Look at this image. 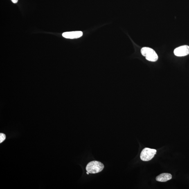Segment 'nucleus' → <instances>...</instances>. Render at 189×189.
I'll list each match as a JSON object with an SVG mask.
<instances>
[{
    "label": "nucleus",
    "mask_w": 189,
    "mask_h": 189,
    "mask_svg": "<svg viewBox=\"0 0 189 189\" xmlns=\"http://www.w3.org/2000/svg\"><path fill=\"white\" fill-rule=\"evenodd\" d=\"M83 32L81 31L66 32L62 34V36L66 38L74 39L81 37Z\"/></svg>",
    "instance_id": "nucleus-5"
},
{
    "label": "nucleus",
    "mask_w": 189,
    "mask_h": 189,
    "mask_svg": "<svg viewBox=\"0 0 189 189\" xmlns=\"http://www.w3.org/2000/svg\"><path fill=\"white\" fill-rule=\"evenodd\" d=\"M87 174H89V172H87Z\"/></svg>",
    "instance_id": "nucleus-9"
},
{
    "label": "nucleus",
    "mask_w": 189,
    "mask_h": 189,
    "mask_svg": "<svg viewBox=\"0 0 189 189\" xmlns=\"http://www.w3.org/2000/svg\"><path fill=\"white\" fill-rule=\"evenodd\" d=\"M156 152V150L155 149L145 148L142 151L140 154V159L144 161H150L154 157Z\"/></svg>",
    "instance_id": "nucleus-3"
},
{
    "label": "nucleus",
    "mask_w": 189,
    "mask_h": 189,
    "mask_svg": "<svg viewBox=\"0 0 189 189\" xmlns=\"http://www.w3.org/2000/svg\"><path fill=\"white\" fill-rule=\"evenodd\" d=\"M6 138V137L5 134L1 133L0 134V143H1L4 141Z\"/></svg>",
    "instance_id": "nucleus-7"
},
{
    "label": "nucleus",
    "mask_w": 189,
    "mask_h": 189,
    "mask_svg": "<svg viewBox=\"0 0 189 189\" xmlns=\"http://www.w3.org/2000/svg\"><path fill=\"white\" fill-rule=\"evenodd\" d=\"M171 174L168 173H163L160 174L156 176V181L159 182H166L172 179Z\"/></svg>",
    "instance_id": "nucleus-6"
},
{
    "label": "nucleus",
    "mask_w": 189,
    "mask_h": 189,
    "mask_svg": "<svg viewBox=\"0 0 189 189\" xmlns=\"http://www.w3.org/2000/svg\"><path fill=\"white\" fill-rule=\"evenodd\" d=\"M104 168V165L102 163L97 161H93L88 163L86 170L89 173L95 174L100 172Z\"/></svg>",
    "instance_id": "nucleus-1"
},
{
    "label": "nucleus",
    "mask_w": 189,
    "mask_h": 189,
    "mask_svg": "<svg viewBox=\"0 0 189 189\" xmlns=\"http://www.w3.org/2000/svg\"><path fill=\"white\" fill-rule=\"evenodd\" d=\"M141 53L147 60L150 62H155L158 60V57L157 54L152 48L147 47L142 48Z\"/></svg>",
    "instance_id": "nucleus-2"
},
{
    "label": "nucleus",
    "mask_w": 189,
    "mask_h": 189,
    "mask_svg": "<svg viewBox=\"0 0 189 189\" xmlns=\"http://www.w3.org/2000/svg\"><path fill=\"white\" fill-rule=\"evenodd\" d=\"M12 1L13 3H17L18 2V0H11Z\"/></svg>",
    "instance_id": "nucleus-8"
},
{
    "label": "nucleus",
    "mask_w": 189,
    "mask_h": 189,
    "mask_svg": "<svg viewBox=\"0 0 189 189\" xmlns=\"http://www.w3.org/2000/svg\"><path fill=\"white\" fill-rule=\"evenodd\" d=\"M174 53L176 56L183 57L189 54V46L183 45L176 48L174 50Z\"/></svg>",
    "instance_id": "nucleus-4"
}]
</instances>
